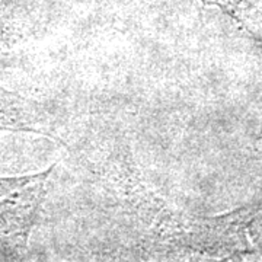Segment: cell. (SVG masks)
<instances>
[{
	"mask_svg": "<svg viewBox=\"0 0 262 262\" xmlns=\"http://www.w3.org/2000/svg\"><path fill=\"white\" fill-rule=\"evenodd\" d=\"M51 166L44 172L0 178V237L24 248L47 192Z\"/></svg>",
	"mask_w": 262,
	"mask_h": 262,
	"instance_id": "6da1fadb",
	"label": "cell"
}]
</instances>
